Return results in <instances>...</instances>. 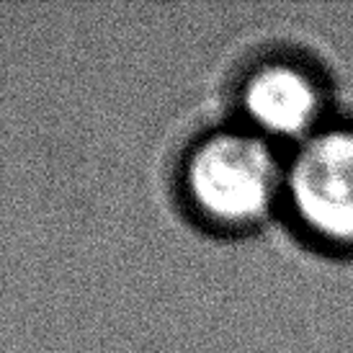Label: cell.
I'll use <instances>...</instances> for the list:
<instances>
[{"label": "cell", "mask_w": 353, "mask_h": 353, "mask_svg": "<svg viewBox=\"0 0 353 353\" xmlns=\"http://www.w3.org/2000/svg\"><path fill=\"white\" fill-rule=\"evenodd\" d=\"M286 165L253 129L216 132L191 150L183 170L188 204L214 227L261 222L284 191Z\"/></svg>", "instance_id": "cell-1"}, {"label": "cell", "mask_w": 353, "mask_h": 353, "mask_svg": "<svg viewBox=\"0 0 353 353\" xmlns=\"http://www.w3.org/2000/svg\"><path fill=\"white\" fill-rule=\"evenodd\" d=\"M284 194L314 240L353 253V124H327L299 142Z\"/></svg>", "instance_id": "cell-2"}, {"label": "cell", "mask_w": 353, "mask_h": 353, "mask_svg": "<svg viewBox=\"0 0 353 353\" xmlns=\"http://www.w3.org/2000/svg\"><path fill=\"white\" fill-rule=\"evenodd\" d=\"M243 111L255 134L307 139L323 124L325 90L312 72L292 62L258 68L243 88Z\"/></svg>", "instance_id": "cell-3"}]
</instances>
